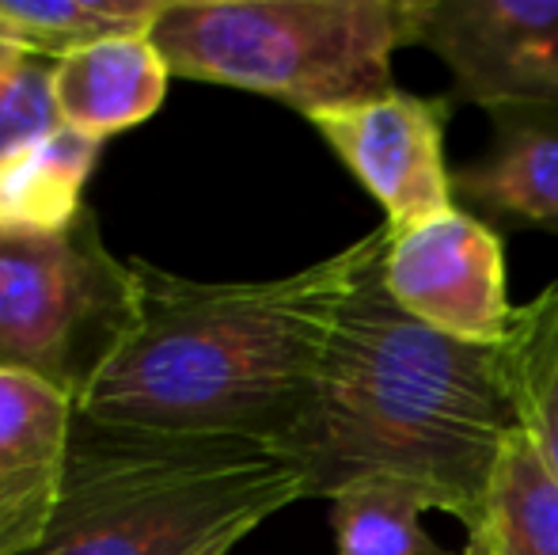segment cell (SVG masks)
<instances>
[{"label":"cell","instance_id":"8992f818","mask_svg":"<svg viewBox=\"0 0 558 555\" xmlns=\"http://www.w3.org/2000/svg\"><path fill=\"white\" fill-rule=\"evenodd\" d=\"M407 46L445 61L452 104L558 114V0H407Z\"/></svg>","mask_w":558,"mask_h":555},{"label":"cell","instance_id":"7c38bea8","mask_svg":"<svg viewBox=\"0 0 558 555\" xmlns=\"http://www.w3.org/2000/svg\"><path fill=\"white\" fill-rule=\"evenodd\" d=\"M471 555H558V480L532 442L506 437L486 487L483 521L468 536Z\"/></svg>","mask_w":558,"mask_h":555},{"label":"cell","instance_id":"9a60e30c","mask_svg":"<svg viewBox=\"0 0 558 555\" xmlns=\"http://www.w3.org/2000/svg\"><path fill=\"white\" fill-rule=\"evenodd\" d=\"M168 0H0L4 20L35 58H69L125 35H153Z\"/></svg>","mask_w":558,"mask_h":555},{"label":"cell","instance_id":"52a82bcc","mask_svg":"<svg viewBox=\"0 0 558 555\" xmlns=\"http://www.w3.org/2000/svg\"><path fill=\"white\" fill-rule=\"evenodd\" d=\"M384 286L403 312L468 347H498L517 309L506 281V237L460 206L391 232Z\"/></svg>","mask_w":558,"mask_h":555},{"label":"cell","instance_id":"8fae6325","mask_svg":"<svg viewBox=\"0 0 558 555\" xmlns=\"http://www.w3.org/2000/svg\"><path fill=\"white\" fill-rule=\"evenodd\" d=\"M168 84L171 69L153 35L111 38L50 65L61 126L99 145L153 119L168 99Z\"/></svg>","mask_w":558,"mask_h":555},{"label":"cell","instance_id":"2e32d148","mask_svg":"<svg viewBox=\"0 0 558 555\" xmlns=\"http://www.w3.org/2000/svg\"><path fill=\"white\" fill-rule=\"evenodd\" d=\"M61 130L50 96V65H31L20 76H0V164Z\"/></svg>","mask_w":558,"mask_h":555},{"label":"cell","instance_id":"30bf717a","mask_svg":"<svg viewBox=\"0 0 558 555\" xmlns=\"http://www.w3.org/2000/svg\"><path fill=\"white\" fill-rule=\"evenodd\" d=\"M490 145L452 171L456 206L490 229L558 237V114L536 107L490 111Z\"/></svg>","mask_w":558,"mask_h":555},{"label":"cell","instance_id":"5b68a950","mask_svg":"<svg viewBox=\"0 0 558 555\" xmlns=\"http://www.w3.org/2000/svg\"><path fill=\"white\" fill-rule=\"evenodd\" d=\"M137 324V270L104 244L96 209L53 232H0V370L88 396Z\"/></svg>","mask_w":558,"mask_h":555},{"label":"cell","instance_id":"5bb4252c","mask_svg":"<svg viewBox=\"0 0 558 555\" xmlns=\"http://www.w3.org/2000/svg\"><path fill=\"white\" fill-rule=\"evenodd\" d=\"M434 498L414 483L368 475L331 498L335 555H448L422 529Z\"/></svg>","mask_w":558,"mask_h":555},{"label":"cell","instance_id":"277c9868","mask_svg":"<svg viewBox=\"0 0 558 555\" xmlns=\"http://www.w3.org/2000/svg\"><path fill=\"white\" fill-rule=\"evenodd\" d=\"M153 43L171 76L278 99L312 119L396 88L407 0H168Z\"/></svg>","mask_w":558,"mask_h":555},{"label":"cell","instance_id":"4fadbf2b","mask_svg":"<svg viewBox=\"0 0 558 555\" xmlns=\"http://www.w3.org/2000/svg\"><path fill=\"white\" fill-rule=\"evenodd\" d=\"M498 370L517 430L558 480V281L513 309Z\"/></svg>","mask_w":558,"mask_h":555},{"label":"cell","instance_id":"e0dca14e","mask_svg":"<svg viewBox=\"0 0 558 555\" xmlns=\"http://www.w3.org/2000/svg\"><path fill=\"white\" fill-rule=\"evenodd\" d=\"M35 53H31V46L20 38V31L12 27V23L4 20V12H0V76H20L27 73L31 65H35Z\"/></svg>","mask_w":558,"mask_h":555},{"label":"cell","instance_id":"9c48e42d","mask_svg":"<svg viewBox=\"0 0 558 555\" xmlns=\"http://www.w3.org/2000/svg\"><path fill=\"white\" fill-rule=\"evenodd\" d=\"M76 403L0 370V555L38 548L61 495Z\"/></svg>","mask_w":558,"mask_h":555},{"label":"cell","instance_id":"3957f363","mask_svg":"<svg viewBox=\"0 0 558 555\" xmlns=\"http://www.w3.org/2000/svg\"><path fill=\"white\" fill-rule=\"evenodd\" d=\"M308 498L270 442L107 426L76 411L53 518L27 555H232Z\"/></svg>","mask_w":558,"mask_h":555},{"label":"cell","instance_id":"6da1fadb","mask_svg":"<svg viewBox=\"0 0 558 555\" xmlns=\"http://www.w3.org/2000/svg\"><path fill=\"white\" fill-rule=\"evenodd\" d=\"M380 232L263 281H194L130 260L137 324L76 411L107 426L278 445L308 408L345 297Z\"/></svg>","mask_w":558,"mask_h":555},{"label":"cell","instance_id":"ac0fdd59","mask_svg":"<svg viewBox=\"0 0 558 555\" xmlns=\"http://www.w3.org/2000/svg\"><path fill=\"white\" fill-rule=\"evenodd\" d=\"M463 555H471V552H463Z\"/></svg>","mask_w":558,"mask_h":555},{"label":"cell","instance_id":"7a4b0ae2","mask_svg":"<svg viewBox=\"0 0 558 555\" xmlns=\"http://www.w3.org/2000/svg\"><path fill=\"white\" fill-rule=\"evenodd\" d=\"M327 342L316 388L278 449L308 498H335L368 475L414 483L468 529L483 521L494 464L517 430L498 347H468L391 301L380 225Z\"/></svg>","mask_w":558,"mask_h":555},{"label":"cell","instance_id":"ba28073f","mask_svg":"<svg viewBox=\"0 0 558 555\" xmlns=\"http://www.w3.org/2000/svg\"><path fill=\"white\" fill-rule=\"evenodd\" d=\"M448 96H414L391 88L376 99L312 114V130L345 164L353 179L380 202L391 232L456 209L452 171L445 164Z\"/></svg>","mask_w":558,"mask_h":555}]
</instances>
